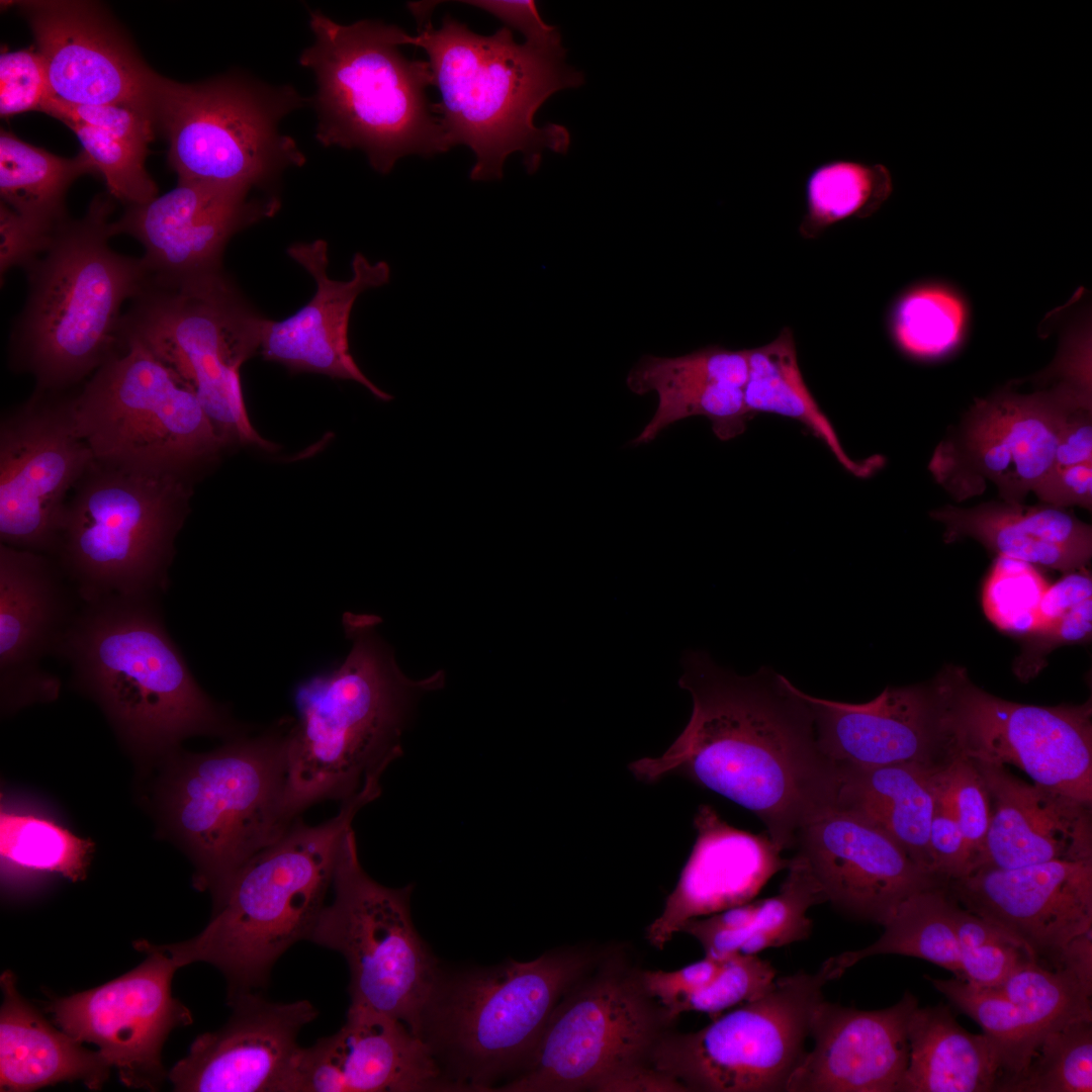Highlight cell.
Instances as JSON below:
<instances>
[{"label": "cell", "instance_id": "1", "mask_svg": "<svg viewBox=\"0 0 1092 1092\" xmlns=\"http://www.w3.org/2000/svg\"><path fill=\"white\" fill-rule=\"evenodd\" d=\"M678 680L691 718L658 757L630 763L636 779L679 776L753 813L781 850L801 827L836 804L840 766L817 743L805 693L769 666L742 676L703 651H688Z\"/></svg>", "mask_w": 1092, "mask_h": 1092}, {"label": "cell", "instance_id": "2", "mask_svg": "<svg viewBox=\"0 0 1092 1092\" xmlns=\"http://www.w3.org/2000/svg\"><path fill=\"white\" fill-rule=\"evenodd\" d=\"M155 595L80 601L55 654L74 688L141 757L167 756L195 735L241 733L198 686L166 630Z\"/></svg>", "mask_w": 1092, "mask_h": 1092}, {"label": "cell", "instance_id": "3", "mask_svg": "<svg viewBox=\"0 0 1092 1092\" xmlns=\"http://www.w3.org/2000/svg\"><path fill=\"white\" fill-rule=\"evenodd\" d=\"M378 622L347 614L352 647L345 660L295 690L298 718L288 732L284 793L290 820L315 803L352 798L368 775L384 772L403 753L400 738L417 700L443 687L441 670L422 680L406 677L377 634Z\"/></svg>", "mask_w": 1092, "mask_h": 1092}, {"label": "cell", "instance_id": "4", "mask_svg": "<svg viewBox=\"0 0 1092 1092\" xmlns=\"http://www.w3.org/2000/svg\"><path fill=\"white\" fill-rule=\"evenodd\" d=\"M406 44L428 56L450 148L465 145L474 153L471 180L502 179L504 163L515 152L523 155L530 174L539 168L543 151L567 152L566 127L534 122L551 95L583 84L582 73L565 62L561 37L518 43L507 26L481 35L447 15L439 28L429 19L420 23Z\"/></svg>", "mask_w": 1092, "mask_h": 1092}, {"label": "cell", "instance_id": "5", "mask_svg": "<svg viewBox=\"0 0 1092 1092\" xmlns=\"http://www.w3.org/2000/svg\"><path fill=\"white\" fill-rule=\"evenodd\" d=\"M381 776L368 775L359 792L322 824L297 817L212 898V915L201 932L158 946L179 968L206 963L217 969L228 1000L264 988L280 957L309 939L333 886L343 837L357 812L380 796Z\"/></svg>", "mask_w": 1092, "mask_h": 1092}, {"label": "cell", "instance_id": "6", "mask_svg": "<svg viewBox=\"0 0 1092 1092\" xmlns=\"http://www.w3.org/2000/svg\"><path fill=\"white\" fill-rule=\"evenodd\" d=\"M113 198L97 194L86 213L68 219L49 248L25 268L28 292L12 329L9 365L36 391L66 392L122 351L125 300L147 285L143 258L109 246Z\"/></svg>", "mask_w": 1092, "mask_h": 1092}, {"label": "cell", "instance_id": "7", "mask_svg": "<svg viewBox=\"0 0 1092 1092\" xmlns=\"http://www.w3.org/2000/svg\"><path fill=\"white\" fill-rule=\"evenodd\" d=\"M313 44L299 64L315 77V136L326 146L358 149L371 167L387 174L408 155L433 156L450 148L436 103L428 61L399 51L407 33L380 21L336 23L310 12Z\"/></svg>", "mask_w": 1092, "mask_h": 1092}, {"label": "cell", "instance_id": "8", "mask_svg": "<svg viewBox=\"0 0 1092 1092\" xmlns=\"http://www.w3.org/2000/svg\"><path fill=\"white\" fill-rule=\"evenodd\" d=\"M291 723L254 737L239 733L205 753L167 755L159 817L191 859L193 886L212 898L294 821L284 810Z\"/></svg>", "mask_w": 1092, "mask_h": 1092}, {"label": "cell", "instance_id": "9", "mask_svg": "<svg viewBox=\"0 0 1092 1092\" xmlns=\"http://www.w3.org/2000/svg\"><path fill=\"white\" fill-rule=\"evenodd\" d=\"M580 951L546 952L441 974L424 1010L419 1036L452 1091H491L533 1055L565 993L586 973Z\"/></svg>", "mask_w": 1092, "mask_h": 1092}, {"label": "cell", "instance_id": "10", "mask_svg": "<svg viewBox=\"0 0 1092 1092\" xmlns=\"http://www.w3.org/2000/svg\"><path fill=\"white\" fill-rule=\"evenodd\" d=\"M192 486L94 459L68 497L52 556L78 599L165 592Z\"/></svg>", "mask_w": 1092, "mask_h": 1092}, {"label": "cell", "instance_id": "11", "mask_svg": "<svg viewBox=\"0 0 1092 1092\" xmlns=\"http://www.w3.org/2000/svg\"><path fill=\"white\" fill-rule=\"evenodd\" d=\"M265 321L223 270L170 282L149 278L123 313L120 345L140 343L188 385L226 448L271 450L251 424L241 382Z\"/></svg>", "mask_w": 1092, "mask_h": 1092}, {"label": "cell", "instance_id": "12", "mask_svg": "<svg viewBox=\"0 0 1092 1092\" xmlns=\"http://www.w3.org/2000/svg\"><path fill=\"white\" fill-rule=\"evenodd\" d=\"M121 348L72 392L80 436L96 461L193 483L225 445L188 385L140 343Z\"/></svg>", "mask_w": 1092, "mask_h": 1092}, {"label": "cell", "instance_id": "13", "mask_svg": "<svg viewBox=\"0 0 1092 1092\" xmlns=\"http://www.w3.org/2000/svg\"><path fill=\"white\" fill-rule=\"evenodd\" d=\"M303 104L293 87L241 73L191 84L159 76L153 119L179 181L253 191L305 163L295 141L279 131L280 121Z\"/></svg>", "mask_w": 1092, "mask_h": 1092}, {"label": "cell", "instance_id": "14", "mask_svg": "<svg viewBox=\"0 0 1092 1092\" xmlns=\"http://www.w3.org/2000/svg\"><path fill=\"white\" fill-rule=\"evenodd\" d=\"M333 889V901L308 940L347 962L351 1006L393 1017L419 1036L442 968L415 927L413 886L390 888L367 875L351 827L341 843Z\"/></svg>", "mask_w": 1092, "mask_h": 1092}, {"label": "cell", "instance_id": "15", "mask_svg": "<svg viewBox=\"0 0 1092 1092\" xmlns=\"http://www.w3.org/2000/svg\"><path fill=\"white\" fill-rule=\"evenodd\" d=\"M1045 386L1031 392L1005 387L978 399L952 436L935 449L929 470L962 500L989 480L1007 503H1022L1054 465L1066 418L1091 404L1090 365L1058 354L1041 373Z\"/></svg>", "mask_w": 1092, "mask_h": 1092}, {"label": "cell", "instance_id": "16", "mask_svg": "<svg viewBox=\"0 0 1092 1092\" xmlns=\"http://www.w3.org/2000/svg\"><path fill=\"white\" fill-rule=\"evenodd\" d=\"M833 980L825 962L815 973L778 977L766 994L698 1031L661 1034L648 1059L688 1091L786 1092L822 989Z\"/></svg>", "mask_w": 1092, "mask_h": 1092}, {"label": "cell", "instance_id": "17", "mask_svg": "<svg viewBox=\"0 0 1092 1092\" xmlns=\"http://www.w3.org/2000/svg\"><path fill=\"white\" fill-rule=\"evenodd\" d=\"M953 757L1014 765L1034 784L1092 803V704L1036 706L977 687L947 665L933 679Z\"/></svg>", "mask_w": 1092, "mask_h": 1092}, {"label": "cell", "instance_id": "18", "mask_svg": "<svg viewBox=\"0 0 1092 1092\" xmlns=\"http://www.w3.org/2000/svg\"><path fill=\"white\" fill-rule=\"evenodd\" d=\"M580 981L553 1010L528 1063L495 1090H592L609 1073L649 1057L666 1019L639 975L611 972Z\"/></svg>", "mask_w": 1092, "mask_h": 1092}, {"label": "cell", "instance_id": "19", "mask_svg": "<svg viewBox=\"0 0 1092 1092\" xmlns=\"http://www.w3.org/2000/svg\"><path fill=\"white\" fill-rule=\"evenodd\" d=\"M72 392L36 391L0 421V543L53 556L76 483L94 461Z\"/></svg>", "mask_w": 1092, "mask_h": 1092}, {"label": "cell", "instance_id": "20", "mask_svg": "<svg viewBox=\"0 0 1092 1092\" xmlns=\"http://www.w3.org/2000/svg\"><path fill=\"white\" fill-rule=\"evenodd\" d=\"M134 947L148 953L138 967L96 988L55 998L46 1009L60 1028L94 1043L123 1085L156 1091L168 1076L161 1060L166 1039L193 1018L172 995L175 961L146 940Z\"/></svg>", "mask_w": 1092, "mask_h": 1092}, {"label": "cell", "instance_id": "21", "mask_svg": "<svg viewBox=\"0 0 1092 1092\" xmlns=\"http://www.w3.org/2000/svg\"><path fill=\"white\" fill-rule=\"evenodd\" d=\"M10 5L29 24L55 98L73 104L126 106L153 119L160 75L143 61L100 3L29 0Z\"/></svg>", "mask_w": 1092, "mask_h": 1092}, {"label": "cell", "instance_id": "22", "mask_svg": "<svg viewBox=\"0 0 1092 1092\" xmlns=\"http://www.w3.org/2000/svg\"><path fill=\"white\" fill-rule=\"evenodd\" d=\"M794 847L825 902L882 926L909 896L948 883L920 868L885 831L836 804L801 827Z\"/></svg>", "mask_w": 1092, "mask_h": 1092}, {"label": "cell", "instance_id": "23", "mask_svg": "<svg viewBox=\"0 0 1092 1092\" xmlns=\"http://www.w3.org/2000/svg\"><path fill=\"white\" fill-rule=\"evenodd\" d=\"M250 193L178 180L169 192L126 207L111 222V234L130 236L144 246L142 258L153 280L179 281L219 272L230 240L280 208L277 197L255 198Z\"/></svg>", "mask_w": 1092, "mask_h": 1092}, {"label": "cell", "instance_id": "24", "mask_svg": "<svg viewBox=\"0 0 1092 1092\" xmlns=\"http://www.w3.org/2000/svg\"><path fill=\"white\" fill-rule=\"evenodd\" d=\"M957 902L1053 965L1064 946L1092 927V859L1052 860L1000 870L978 868L948 881Z\"/></svg>", "mask_w": 1092, "mask_h": 1092}, {"label": "cell", "instance_id": "25", "mask_svg": "<svg viewBox=\"0 0 1092 1092\" xmlns=\"http://www.w3.org/2000/svg\"><path fill=\"white\" fill-rule=\"evenodd\" d=\"M232 1014L204 1032L168 1073L180 1092H279L300 1048L301 1029L318 1011L307 1000L272 1002L258 991L229 999Z\"/></svg>", "mask_w": 1092, "mask_h": 1092}, {"label": "cell", "instance_id": "26", "mask_svg": "<svg viewBox=\"0 0 1092 1092\" xmlns=\"http://www.w3.org/2000/svg\"><path fill=\"white\" fill-rule=\"evenodd\" d=\"M805 697L819 748L836 763H915L940 770L953 759L933 680L888 687L862 704Z\"/></svg>", "mask_w": 1092, "mask_h": 1092}, {"label": "cell", "instance_id": "27", "mask_svg": "<svg viewBox=\"0 0 1092 1092\" xmlns=\"http://www.w3.org/2000/svg\"><path fill=\"white\" fill-rule=\"evenodd\" d=\"M63 571L46 554L0 543V682L11 710L57 697L59 680L40 667L77 609Z\"/></svg>", "mask_w": 1092, "mask_h": 1092}, {"label": "cell", "instance_id": "28", "mask_svg": "<svg viewBox=\"0 0 1092 1092\" xmlns=\"http://www.w3.org/2000/svg\"><path fill=\"white\" fill-rule=\"evenodd\" d=\"M287 253L314 279L315 293L294 314L282 321L266 318L259 353L293 372H310L352 380L380 400L392 396L375 385L360 369L349 350L350 315L357 297L389 281L384 261L371 263L363 254L352 260V277L328 275V244L324 240L295 243Z\"/></svg>", "mask_w": 1092, "mask_h": 1092}, {"label": "cell", "instance_id": "29", "mask_svg": "<svg viewBox=\"0 0 1092 1092\" xmlns=\"http://www.w3.org/2000/svg\"><path fill=\"white\" fill-rule=\"evenodd\" d=\"M918 1006L910 992L894 1005L859 1010L816 1005L814 1045L792 1073L786 1092H898L909 1061L908 1024Z\"/></svg>", "mask_w": 1092, "mask_h": 1092}, {"label": "cell", "instance_id": "30", "mask_svg": "<svg viewBox=\"0 0 1092 1092\" xmlns=\"http://www.w3.org/2000/svg\"><path fill=\"white\" fill-rule=\"evenodd\" d=\"M697 838L662 914L647 929L661 949L689 920L752 900L789 859L767 835L752 834L725 822L709 805L695 816Z\"/></svg>", "mask_w": 1092, "mask_h": 1092}, {"label": "cell", "instance_id": "31", "mask_svg": "<svg viewBox=\"0 0 1092 1092\" xmlns=\"http://www.w3.org/2000/svg\"><path fill=\"white\" fill-rule=\"evenodd\" d=\"M971 760L987 788L992 809L983 850L971 872L1092 859L1091 805L1023 782L1005 765Z\"/></svg>", "mask_w": 1092, "mask_h": 1092}, {"label": "cell", "instance_id": "32", "mask_svg": "<svg viewBox=\"0 0 1092 1092\" xmlns=\"http://www.w3.org/2000/svg\"><path fill=\"white\" fill-rule=\"evenodd\" d=\"M747 373V349L711 345L677 357L642 356L627 386L639 395L655 391L658 404L631 445L649 444L670 425L695 416L707 418L722 441L741 435L755 417L744 402Z\"/></svg>", "mask_w": 1092, "mask_h": 1092}, {"label": "cell", "instance_id": "33", "mask_svg": "<svg viewBox=\"0 0 1092 1092\" xmlns=\"http://www.w3.org/2000/svg\"><path fill=\"white\" fill-rule=\"evenodd\" d=\"M945 526L944 541L970 537L997 556L1064 573L1085 568L1092 555L1091 527L1052 505L984 503L963 509L946 506L931 513Z\"/></svg>", "mask_w": 1092, "mask_h": 1092}, {"label": "cell", "instance_id": "34", "mask_svg": "<svg viewBox=\"0 0 1092 1092\" xmlns=\"http://www.w3.org/2000/svg\"><path fill=\"white\" fill-rule=\"evenodd\" d=\"M0 983L1 1091L27 1092L73 1081L101 1089L112 1068L101 1053L49 1022L18 992L11 971L1 975Z\"/></svg>", "mask_w": 1092, "mask_h": 1092}, {"label": "cell", "instance_id": "35", "mask_svg": "<svg viewBox=\"0 0 1092 1092\" xmlns=\"http://www.w3.org/2000/svg\"><path fill=\"white\" fill-rule=\"evenodd\" d=\"M327 1037L345 1092L452 1091L427 1043L393 1017L350 1005Z\"/></svg>", "mask_w": 1092, "mask_h": 1092}, {"label": "cell", "instance_id": "36", "mask_svg": "<svg viewBox=\"0 0 1092 1092\" xmlns=\"http://www.w3.org/2000/svg\"><path fill=\"white\" fill-rule=\"evenodd\" d=\"M839 766L836 805L885 831L920 868L935 875L928 831L941 769L915 763Z\"/></svg>", "mask_w": 1092, "mask_h": 1092}, {"label": "cell", "instance_id": "37", "mask_svg": "<svg viewBox=\"0 0 1092 1092\" xmlns=\"http://www.w3.org/2000/svg\"><path fill=\"white\" fill-rule=\"evenodd\" d=\"M908 1041L909 1061L898 1092H988L1003 1078L991 1039L963 1028L943 1004L915 1008Z\"/></svg>", "mask_w": 1092, "mask_h": 1092}, {"label": "cell", "instance_id": "38", "mask_svg": "<svg viewBox=\"0 0 1092 1092\" xmlns=\"http://www.w3.org/2000/svg\"><path fill=\"white\" fill-rule=\"evenodd\" d=\"M747 362L743 396L753 416L776 414L801 423L826 445L846 471L857 477H867L880 466L882 460L877 457L857 462L845 452L834 427L804 380L790 328H783L771 342L747 349Z\"/></svg>", "mask_w": 1092, "mask_h": 1092}, {"label": "cell", "instance_id": "39", "mask_svg": "<svg viewBox=\"0 0 1092 1092\" xmlns=\"http://www.w3.org/2000/svg\"><path fill=\"white\" fill-rule=\"evenodd\" d=\"M97 175L86 154L63 158L1 129L0 202L49 231L69 219L66 196L81 176Z\"/></svg>", "mask_w": 1092, "mask_h": 1092}, {"label": "cell", "instance_id": "40", "mask_svg": "<svg viewBox=\"0 0 1092 1092\" xmlns=\"http://www.w3.org/2000/svg\"><path fill=\"white\" fill-rule=\"evenodd\" d=\"M788 874L779 893L753 900L751 923L740 931H692L703 946L705 957L723 960L732 954L752 956L807 939L812 921L807 911L824 903L823 891L805 858L799 853L789 859Z\"/></svg>", "mask_w": 1092, "mask_h": 1092}, {"label": "cell", "instance_id": "41", "mask_svg": "<svg viewBox=\"0 0 1092 1092\" xmlns=\"http://www.w3.org/2000/svg\"><path fill=\"white\" fill-rule=\"evenodd\" d=\"M883 927V934L872 944L826 960L837 979L863 959L900 954L933 963L964 981L947 884L909 896Z\"/></svg>", "mask_w": 1092, "mask_h": 1092}, {"label": "cell", "instance_id": "42", "mask_svg": "<svg viewBox=\"0 0 1092 1092\" xmlns=\"http://www.w3.org/2000/svg\"><path fill=\"white\" fill-rule=\"evenodd\" d=\"M94 842L81 838L42 812L2 804L0 857L2 876L55 874L83 880Z\"/></svg>", "mask_w": 1092, "mask_h": 1092}, {"label": "cell", "instance_id": "43", "mask_svg": "<svg viewBox=\"0 0 1092 1092\" xmlns=\"http://www.w3.org/2000/svg\"><path fill=\"white\" fill-rule=\"evenodd\" d=\"M893 192V179L883 164L834 159L817 165L805 181V212L798 232L805 240L820 237L849 218L874 215Z\"/></svg>", "mask_w": 1092, "mask_h": 1092}, {"label": "cell", "instance_id": "44", "mask_svg": "<svg viewBox=\"0 0 1092 1092\" xmlns=\"http://www.w3.org/2000/svg\"><path fill=\"white\" fill-rule=\"evenodd\" d=\"M969 326L965 298L941 283H919L903 290L888 314L894 344L910 358L933 360L956 351Z\"/></svg>", "mask_w": 1092, "mask_h": 1092}, {"label": "cell", "instance_id": "45", "mask_svg": "<svg viewBox=\"0 0 1092 1092\" xmlns=\"http://www.w3.org/2000/svg\"><path fill=\"white\" fill-rule=\"evenodd\" d=\"M1092 579L1088 569L1066 572L1050 584L1038 609L1035 630L1024 637L1014 672L1023 681L1035 676L1056 647L1090 640Z\"/></svg>", "mask_w": 1092, "mask_h": 1092}, {"label": "cell", "instance_id": "46", "mask_svg": "<svg viewBox=\"0 0 1092 1092\" xmlns=\"http://www.w3.org/2000/svg\"><path fill=\"white\" fill-rule=\"evenodd\" d=\"M930 981L937 991L983 1028L998 1050L1003 1078L995 1091L1022 1075L1035 1055L1039 1038L1019 1008L993 988L978 987L957 978Z\"/></svg>", "mask_w": 1092, "mask_h": 1092}, {"label": "cell", "instance_id": "47", "mask_svg": "<svg viewBox=\"0 0 1092 1092\" xmlns=\"http://www.w3.org/2000/svg\"><path fill=\"white\" fill-rule=\"evenodd\" d=\"M1014 1003L1039 1041L1071 1023L1091 1020V994L1069 972L1051 970L1034 958L993 988Z\"/></svg>", "mask_w": 1092, "mask_h": 1092}, {"label": "cell", "instance_id": "48", "mask_svg": "<svg viewBox=\"0 0 1092 1092\" xmlns=\"http://www.w3.org/2000/svg\"><path fill=\"white\" fill-rule=\"evenodd\" d=\"M1091 1023L1077 1021L1046 1033L1024 1073L997 1091L1091 1092Z\"/></svg>", "mask_w": 1092, "mask_h": 1092}, {"label": "cell", "instance_id": "49", "mask_svg": "<svg viewBox=\"0 0 1092 1092\" xmlns=\"http://www.w3.org/2000/svg\"><path fill=\"white\" fill-rule=\"evenodd\" d=\"M951 918L964 981L972 985L996 988L1022 963L1036 959L1019 940L967 910L952 896Z\"/></svg>", "mask_w": 1092, "mask_h": 1092}, {"label": "cell", "instance_id": "50", "mask_svg": "<svg viewBox=\"0 0 1092 1092\" xmlns=\"http://www.w3.org/2000/svg\"><path fill=\"white\" fill-rule=\"evenodd\" d=\"M1050 584L1036 566L997 556L982 586L984 614L1000 631L1025 637L1036 628Z\"/></svg>", "mask_w": 1092, "mask_h": 1092}, {"label": "cell", "instance_id": "51", "mask_svg": "<svg viewBox=\"0 0 1092 1092\" xmlns=\"http://www.w3.org/2000/svg\"><path fill=\"white\" fill-rule=\"evenodd\" d=\"M82 151L102 176L107 193L124 205L147 203L158 196V186L145 168L147 155L87 125L69 122Z\"/></svg>", "mask_w": 1092, "mask_h": 1092}, {"label": "cell", "instance_id": "52", "mask_svg": "<svg viewBox=\"0 0 1092 1092\" xmlns=\"http://www.w3.org/2000/svg\"><path fill=\"white\" fill-rule=\"evenodd\" d=\"M777 971L757 954H732L722 960L716 977L706 986L680 998L666 1013L671 1020L686 1011L717 1014L756 1000L775 987Z\"/></svg>", "mask_w": 1092, "mask_h": 1092}, {"label": "cell", "instance_id": "53", "mask_svg": "<svg viewBox=\"0 0 1092 1092\" xmlns=\"http://www.w3.org/2000/svg\"><path fill=\"white\" fill-rule=\"evenodd\" d=\"M942 776L968 849L970 873L988 833L992 816L990 797L979 770L968 757H953Z\"/></svg>", "mask_w": 1092, "mask_h": 1092}, {"label": "cell", "instance_id": "54", "mask_svg": "<svg viewBox=\"0 0 1092 1092\" xmlns=\"http://www.w3.org/2000/svg\"><path fill=\"white\" fill-rule=\"evenodd\" d=\"M41 112L64 124L75 122L96 128L145 155L157 131L148 114L121 105L73 104L52 97Z\"/></svg>", "mask_w": 1092, "mask_h": 1092}, {"label": "cell", "instance_id": "55", "mask_svg": "<svg viewBox=\"0 0 1092 1092\" xmlns=\"http://www.w3.org/2000/svg\"><path fill=\"white\" fill-rule=\"evenodd\" d=\"M52 97L47 66L36 48L1 52V117L42 111Z\"/></svg>", "mask_w": 1092, "mask_h": 1092}, {"label": "cell", "instance_id": "56", "mask_svg": "<svg viewBox=\"0 0 1092 1092\" xmlns=\"http://www.w3.org/2000/svg\"><path fill=\"white\" fill-rule=\"evenodd\" d=\"M942 770L929 825L928 850L934 874L948 882L969 873L970 858Z\"/></svg>", "mask_w": 1092, "mask_h": 1092}, {"label": "cell", "instance_id": "57", "mask_svg": "<svg viewBox=\"0 0 1092 1092\" xmlns=\"http://www.w3.org/2000/svg\"><path fill=\"white\" fill-rule=\"evenodd\" d=\"M56 231L46 230L0 202V279L15 267H28L50 246Z\"/></svg>", "mask_w": 1092, "mask_h": 1092}, {"label": "cell", "instance_id": "58", "mask_svg": "<svg viewBox=\"0 0 1092 1092\" xmlns=\"http://www.w3.org/2000/svg\"><path fill=\"white\" fill-rule=\"evenodd\" d=\"M721 964L722 960L705 957L677 971H647L639 978L647 995L661 1004L665 1017L680 998L709 984L718 974Z\"/></svg>", "mask_w": 1092, "mask_h": 1092}, {"label": "cell", "instance_id": "59", "mask_svg": "<svg viewBox=\"0 0 1092 1092\" xmlns=\"http://www.w3.org/2000/svg\"><path fill=\"white\" fill-rule=\"evenodd\" d=\"M1043 504L1058 508L1092 505L1091 462L1055 468L1033 491Z\"/></svg>", "mask_w": 1092, "mask_h": 1092}, {"label": "cell", "instance_id": "60", "mask_svg": "<svg viewBox=\"0 0 1092 1092\" xmlns=\"http://www.w3.org/2000/svg\"><path fill=\"white\" fill-rule=\"evenodd\" d=\"M461 3L488 12L510 29L519 30L526 41L546 42L560 38L558 29L542 20L535 1L473 0Z\"/></svg>", "mask_w": 1092, "mask_h": 1092}, {"label": "cell", "instance_id": "61", "mask_svg": "<svg viewBox=\"0 0 1092 1092\" xmlns=\"http://www.w3.org/2000/svg\"><path fill=\"white\" fill-rule=\"evenodd\" d=\"M1091 404L1075 408L1061 429L1052 469L1092 462Z\"/></svg>", "mask_w": 1092, "mask_h": 1092}, {"label": "cell", "instance_id": "62", "mask_svg": "<svg viewBox=\"0 0 1092 1092\" xmlns=\"http://www.w3.org/2000/svg\"><path fill=\"white\" fill-rule=\"evenodd\" d=\"M592 1090L605 1092L688 1091L674 1078L643 1063L621 1067L599 1080Z\"/></svg>", "mask_w": 1092, "mask_h": 1092}, {"label": "cell", "instance_id": "63", "mask_svg": "<svg viewBox=\"0 0 1092 1092\" xmlns=\"http://www.w3.org/2000/svg\"><path fill=\"white\" fill-rule=\"evenodd\" d=\"M1054 966L1072 974L1092 994V927L1073 937L1061 950Z\"/></svg>", "mask_w": 1092, "mask_h": 1092}]
</instances>
